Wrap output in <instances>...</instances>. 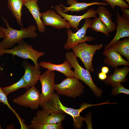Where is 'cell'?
Masks as SVG:
<instances>
[{
	"label": "cell",
	"instance_id": "cell-17",
	"mask_svg": "<svg viewBox=\"0 0 129 129\" xmlns=\"http://www.w3.org/2000/svg\"><path fill=\"white\" fill-rule=\"evenodd\" d=\"M38 65L42 68L47 69L50 70H55L60 72L66 77H75V74L74 71L71 70L72 67L68 61L66 60H65L64 63L60 64H56L49 62L43 61L39 62Z\"/></svg>",
	"mask_w": 129,
	"mask_h": 129
},
{
	"label": "cell",
	"instance_id": "cell-4",
	"mask_svg": "<svg viewBox=\"0 0 129 129\" xmlns=\"http://www.w3.org/2000/svg\"><path fill=\"white\" fill-rule=\"evenodd\" d=\"M66 59L74 68L75 77L83 81L92 91L95 95L101 97L103 91L98 87L92 81L89 71L83 68L79 64L77 57L73 52H68L66 54Z\"/></svg>",
	"mask_w": 129,
	"mask_h": 129
},
{
	"label": "cell",
	"instance_id": "cell-3",
	"mask_svg": "<svg viewBox=\"0 0 129 129\" xmlns=\"http://www.w3.org/2000/svg\"><path fill=\"white\" fill-rule=\"evenodd\" d=\"M17 45L13 48L4 49L0 48V57L6 53L16 56L23 59L32 60L34 63L37 68L40 70L38 60L40 57L43 56L44 53L34 49L32 46L25 42L23 39L19 41Z\"/></svg>",
	"mask_w": 129,
	"mask_h": 129
},
{
	"label": "cell",
	"instance_id": "cell-29",
	"mask_svg": "<svg viewBox=\"0 0 129 129\" xmlns=\"http://www.w3.org/2000/svg\"><path fill=\"white\" fill-rule=\"evenodd\" d=\"M123 13L122 16L129 19V9L123 7H120Z\"/></svg>",
	"mask_w": 129,
	"mask_h": 129
},
{
	"label": "cell",
	"instance_id": "cell-20",
	"mask_svg": "<svg viewBox=\"0 0 129 129\" xmlns=\"http://www.w3.org/2000/svg\"><path fill=\"white\" fill-rule=\"evenodd\" d=\"M96 11L101 21L107 27L109 33L115 31L116 24L113 22L112 18V15L109 10L104 5H100Z\"/></svg>",
	"mask_w": 129,
	"mask_h": 129
},
{
	"label": "cell",
	"instance_id": "cell-33",
	"mask_svg": "<svg viewBox=\"0 0 129 129\" xmlns=\"http://www.w3.org/2000/svg\"><path fill=\"white\" fill-rule=\"evenodd\" d=\"M124 0L126 1L127 2V3H128V4H129V0Z\"/></svg>",
	"mask_w": 129,
	"mask_h": 129
},
{
	"label": "cell",
	"instance_id": "cell-28",
	"mask_svg": "<svg viewBox=\"0 0 129 129\" xmlns=\"http://www.w3.org/2000/svg\"><path fill=\"white\" fill-rule=\"evenodd\" d=\"M107 1L113 9H114L116 6L123 7L128 9L129 8V5L124 0H103Z\"/></svg>",
	"mask_w": 129,
	"mask_h": 129
},
{
	"label": "cell",
	"instance_id": "cell-7",
	"mask_svg": "<svg viewBox=\"0 0 129 129\" xmlns=\"http://www.w3.org/2000/svg\"><path fill=\"white\" fill-rule=\"evenodd\" d=\"M92 21L90 18L85 19L84 24L75 33H73L72 30L70 28L67 30L68 39L64 45V48L69 50L74 46L78 44L94 40V38L91 37H87L86 35L87 30L88 28H90Z\"/></svg>",
	"mask_w": 129,
	"mask_h": 129
},
{
	"label": "cell",
	"instance_id": "cell-27",
	"mask_svg": "<svg viewBox=\"0 0 129 129\" xmlns=\"http://www.w3.org/2000/svg\"><path fill=\"white\" fill-rule=\"evenodd\" d=\"M111 94L115 96L120 93H124L127 95L129 94V90L126 88L122 84L120 83L113 87Z\"/></svg>",
	"mask_w": 129,
	"mask_h": 129
},
{
	"label": "cell",
	"instance_id": "cell-2",
	"mask_svg": "<svg viewBox=\"0 0 129 129\" xmlns=\"http://www.w3.org/2000/svg\"><path fill=\"white\" fill-rule=\"evenodd\" d=\"M2 17L7 27L6 28L0 26V30L5 34V37L4 40L0 42V48L8 49L12 47L14 45L20 40L26 38H35L38 34L35 32L36 27L30 25L26 28L22 27L18 30L11 27L7 21Z\"/></svg>",
	"mask_w": 129,
	"mask_h": 129
},
{
	"label": "cell",
	"instance_id": "cell-23",
	"mask_svg": "<svg viewBox=\"0 0 129 129\" xmlns=\"http://www.w3.org/2000/svg\"><path fill=\"white\" fill-rule=\"evenodd\" d=\"M96 32H100L109 37V33L106 26L101 21L98 17H96L92 21L90 28Z\"/></svg>",
	"mask_w": 129,
	"mask_h": 129
},
{
	"label": "cell",
	"instance_id": "cell-10",
	"mask_svg": "<svg viewBox=\"0 0 129 129\" xmlns=\"http://www.w3.org/2000/svg\"><path fill=\"white\" fill-rule=\"evenodd\" d=\"M41 16L45 26H50L58 29L71 27L69 23L57 14L54 10H49L41 13Z\"/></svg>",
	"mask_w": 129,
	"mask_h": 129
},
{
	"label": "cell",
	"instance_id": "cell-32",
	"mask_svg": "<svg viewBox=\"0 0 129 129\" xmlns=\"http://www.w3.org/2000/svg\"><path fill=\"white\" fill-rule=\"evenodd\" d=\"M5 37V36L4 33L0 30V38H1L4 39Z\"/></svg>",
	"mask_w": 129,
	"mask_h": 129
},
{
	"label": "cell",
	"instance_id": "cell-15",
	"mask_svg": "<svg viewBox=\"0 0 129 129\" xmlns=\"http://www.w3.org/2000/svg\"><path fill=\"white\" fill-rule=\"evenodd\" d=\"M103 54L107 57L104 58V63L113 68H116L118 65H129V61L124 59L111 46L104 49Z\"/></svg>",
	"mask_w": 129,
	"mask_h": 129
},
{
	"label": "cell",
	"instance_id": "cell-1",
	"mask_svg": "<svg viewBox=\"0 0 129 129\" xmlns=\"http://www.w3.org/2000/svg\"><path fill=\"white\" fill-rule=\"evenodd\" d=\"M102 104V103L93 104L83 103L79 109H75L68 107L62 104L59 95L54 92L50 99L44 104L42 108L48 112L61 114L64 113L70 115L73 119L74 128L79 129L82 128L83 121L85 119V118L81 116L80 114L82 111L90 107Z\"/></svg>",
	"mask_w": 129,
	"mask_h": 129
},
{
	"label": "cell",
	"instance_id": "cell-19",
	"mask_svg": "<svg viewBox=\"0 0 129 129\" xmlns=\"http://www.w3.org/2000/svg\"><path fill=\"white\" fill-rule=\"evenodd\" d=\"M39 0H30L27 1L24 5L32 14L37 24L38 30L40 32H44L46 28L41 19L40 9L37 2Z\"/></svg>",
	"mask_w": 129,
	"mask_h": 129
},
{
	"label": "cell",
	"instance_id": "cell-18",
	"mask_svg": "<svg viewBox=\"0 0 129 129\" xmlns=\"http://www.w3.org/2000/svg\"><path fill=\"white\" fill-rule=\"evenodd\" d=\"M67 2L68 4L70 6L69 7L64 6L62 4L59 5L62 7V12L65 14L69 11L72 12L74 11L78 12L83 11L87 9L89 6L94 5L107 6L109 5L108 3L99 2L98 1L90 3L78 2L77 0H67Z\"/></svg>",
	"mask_w": 129,
	"mask_h": 129
},
{
	"label": "cell",
	"instance_id": "cell-26",
	"mask_svg": "<svg viewBox=\"0 0 129 129\" xmlns=\"http://www.w3.org/2000/svg\"><path fill=\"white\" fill-rule=\"evenodd\" d=\"M0 103H3L4 104L8 106V107L15 114L17 118L18 119L20 123L22 122V120L21 119L19 115L11 107L9 104L7 99V96L3 92L0 87Z\"/></svg>",
	"mask_w": 129,
	"mask_h": 129
},
{
	"label": "cell",
	"instance_id": "cell-35",
	"mask_svg": "<svg viewBox=\"0 0 129 129\" xmlns=\"http://www.w3.org/2000/svg\"><path fill=\"white\" fill-rule=\"evenodd\" d=\"M26 0L27 1H28V0Z\"/></svg>",
	"mask_w": 129,
	"mask_h": 129
},
{
	"label": "cell",
	"instance_id": "cell-8",
	"mask_svg": "<svg viewBox=\"0 0 129 129\" xmlns=\"http://www.w3.org/2000/svg\"><path fill=\"white\" fill-rule=\"evenodd\" d=\"M55 77L54 71L48 70L40 75L39 80L42 87L40 106L42 108L50 99L54 92Z\"/></svg>",
	"mask_w": 129,
	"mask_h": 129
},
{
	"label": "cell",
	"instance_id": "cell-25",
	"mask_svg": "<svg viewBox=\"0 0 129 129\" xmlns=\"http://www.w3.org/2000/svg\"><path fill=\"white\" fill-rule=\"evenodd\" d=\"M29 128L32 129H62L63 128L61 123L43 124L32 121Z\"/></svg>",
	"mask_w": 129,
	"mask_h": 129
},
{
	"label": "cell",
	"instance_id": "cell-9",
	"mask_svg": "<svg viewBox=\"0 0 129 129\" xmlns=\"http://www.w3.org/2000/svg\"><path fill=\"white\" fill-rule=\"evenodd\" d=\"M41 93L34 86L26 91L22 95L13 99V102L21 106L37 109L40 106Z\"/></svg>",
	"mask_w": 129,
	"mask_h": 129
},
{
	"label": "cell",
	"instance_id": "cell-34",
	"mask_svg": "<svg viewBox=\"0 0 129 129\" xmlns=\"http://www.w3.org/2000/svg\"><path fill=\"white\" fill-rule=\"evenodd\" d=\"M2 129V128H1V126L0 124V129Z\"/></svg>",
	"mask_w": 129,
	"mask_h": 129
},
{
	"label": "cell",
	"instance_id": "cell-11",
	"mask_svg": "<svg viewBox=\"0 0 129 129\" xmlns=\"http://www.w3.org/2000/svg\"><path fill=\"white\" fill-rule=\"evenodd\" d=\"M54 9L58 14L68 22L71 27L77 30L79 29L78 27L80 21L82 19L91 17L94 18L97 16L96 10L93 8L88 10L85 13L81 16L72 15L63 13L62 11V7L59 5H57Z\"/></svg>",
	"mask_w": 129,
	"mask_h": 129
},
{
	"label": "cell",
	"instance_id": "cell-31",
	"mask_svg": "<svg viewBox=\"0 0 129 129\" xmlns=\"http://www.w3.org/2000/svg\"><path fill=\"white\" fill-rule=\"evenodd\" d=\"M101 72L106 74H107L109 72V69L107 67L104 66L101 69Z\"/></svg>",
	"mask_w": 129,
	"mask_h": 129
},
{
	"label": "cell",
	"instance_id": "cell-13",
	"mask_svg": "<svg viewBox=\"0 0 129 129\" xmlns=\"http://www.w3.org/2000/svg\"><path fill=\"white\" fill-rule=\"evenodd\" d=\"M36 116L31 121L43 124H52L61 123L65 118V116L61 113L47 112L43 108L38 110Z\"/></svg>",
	"mask_w": 129,
	"mask_h": 129
},
{
	"label": "cell",
	"instance_id": "cell-22",
	"mask_svg": "<svg viewBox=\"0 0 129 129\" xmlns=\"http://www.w3.org/2000/svg\"><path fill=\"white\" fill-rule=\"evenodd\" d=\"M111 46L118 53L125 57L129 61V38L122 40H118Z\"/></svg>",
	"mask_w": 129,
	"mask_h": 129
},
{
	"label": "cell",
	"instance_id": "cell-24",
	"mask_svg": "<svg viewBox=\"0 0 129 129\" xmlns=\"http://www.w3.org/2000/svg\"><path fill=\"white\" fill-rule=\"evenodd\" d=\"M26 83L23 76L18 81L8 87L1 88L4 93L7 96L10 93L22 88L27 89Z\"/></svg>",
	"mask_w": 129,
	"mask_h": 129
},
{
	"label": "cell",
	"instance_id": "cell-14",
	"mask_svg": "<svg viewBox=\"0 0 129 129\" xmlns=\"http://www.w3.org/2000/svg\"><path fill=\"white\" fill-rule=\"evenodd\" d=\"M22 65L25 70L23 76L27 84V89L34 86L39 80L41 73L40 70L31 64L25 59L22 62Z\"/></svg>",
	"mask_w": 129,
	"mask_h": 129
},
{
	"label": "cell",
	"instance_id": "cell-16",
	"mask_svg": "<svg viewBox=\"0 0 129 129\" xmlns=\"http://www.w3.org/2000/svg\"><path fill=\"white\" fill-rule=\"evenodd\" d=\"M113 74L107 75L104 81L105 84L113 87L122 82H126L127 75L129 72V68L126 66L122 68H115Z\"/></svg>",
	"mask_w": 129,
	"mask_h": 129
},
{
	"label": "cell",
	"instance_id": "cell-6",
	"mask_svg": "<svg viewBox=\"0 0 129 129\" xmlns=\"http://www.w3.org/2000/svg\"><path fill=\"white\" fill-rule=\"evenodd\" d=\"M84 87L78 79L67 77L60 83L55 84L54 89L59 95L75 98L84 93Z\"/></svg>",
	"mask_w": 129,
	"mask_h": 129
},
{
	"label": "cell",
	"instance_id": "cell-30",
	"mask_svg": "<svg viewBox=\"0 0 129 129\" xmlns=\"http://www.w3.org/2000/svg\"><path fill=\"white\" fill-rule=\"evenodd\" d=\"M98 75L99 78L102 81L106 79L107 77L106 74L102 72L98 73Z\"/></svg>",
	"mask_w": 129,
	"mask_h": 129
},
{
	"label": "cell",
	"instance_id": "cell-5",
	"mask_svg": "<svg viewBox=\"0 0 129 129\" xmlns=\"http://www.w3.org/2000/svg\"><path fill=\"white\" fill-rule=\"evenodd\" d=\"M103 44L91 45L85 42L78 44L71 48L77 57L81 60L86 69L91 72L94 70L92 64L94 55L96 51L102 48Z\"/></svg>",
	"mask_w": 129,
	"mask_h": 129
},
{
	"label": "cell",
	"instance_id": "cell-12",
	"mask_svg": "<svg viewBox=\"0 0 129 129\" xmlns=\"http://www.w3.org/2000/svg\"><path fill=\"white\" fill-rule=\"evenodd\" d=\"M116 22L117 24V32L114 38L107 44L105 46L104 49L111 46L116 41L120 39L129 37V19L120 14L116 11Z\"/></svg>",
	"mask_w": 129,
	"mask_h": 129
},
{
	"label": "cell",
	"instance_id": "cell-21",
	"mask_svg": "<svg viewBox=\"0 0 129 129\" xmlns=\"http://www.w3.org/2000/svg\"><path fill=\"white\" fill-rule=\"evenodd\" d=\"M26 0H7L8 7L16 18L18 25L23 27L21 21L22 9Z\"/></svg>",
	"mask_w": 129,
	"mask_h": 129
}]
</instances>
